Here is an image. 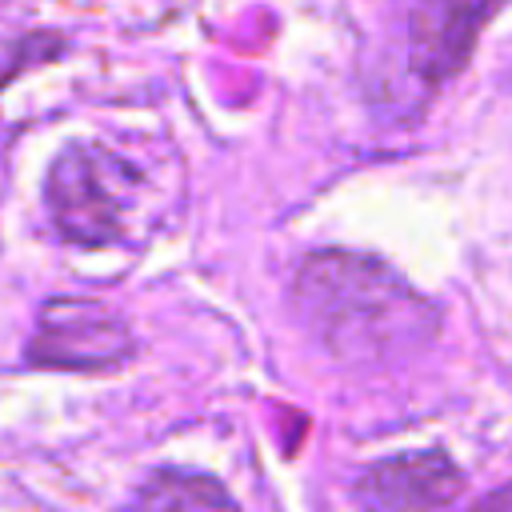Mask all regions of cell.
<instances>
[{"label":"cell","instance_id":"6da1fadb","mask_svg":"<svg viewBox=\"0 0 512 512\" xmlns=\"http://www.w3.org/2000/svg\"><path fill=\"white\" fill-rule=\"evenodd\" d=\"M296 320L344 364H400L436 340L440 316L392 264L316 248L300 256L288 288Z\"/></svg>","mask_w":512,"mask_h":512},{"label":"cell","instance_id":"7a4b0ae2","mask_svg":"<svg viewBox=\"0 0 512 512\" xmlns=\"http://www.w3.org/2000/svg\"><path fill=\"white\" fill-rule=\"evenodd\" d=\"M140 168L108 144L76 140L56 152L44 176V212L60 240L76 248H108L124 240V216Z\"/></svg>","mask_w":512,"mask_h":512},{"label":"cell","instance_id":"3957f363","mask_svg":"<svg viewBox=\"0 0 512 512\" xmlns=\"http://www.w3.org/2000/svg\"><path fill=\"white\" fill-rule=\"evenodd\" d=\"M132 356L128 316L92 296H48L24 344V364L44 372H116Z\"/></svg>","mask_w":512,"mask_h":512},{"label":"cell","instance_id":"277c9868","mask_svg":"<svg viewBox=\"0 0 512 512\" xmlns=\"http://www.w3.org/2000/svg\"><path fill=\"white\" fill-rule=\"evenodd\" d=\"M460 484L464 476L444 452H400L360 472L352 504L356 512H440L460 492Z\"/></svg>","mask_w":512,"mask_h":512},{"label":"cell","instance_id":"5b68a950","mask_svg":"<svg viewBox=\"0 0 512 512\" xmlns=\"http://www.w3.org/2000/svg\"><path fill=\"white\" fill-rule=\"evenodd\" d=\"M496 0H404L408 64L424 84L452 80Z\"/></svg>","mask_w":512,"mask_h":512},{"label":"cell","instance_id":"8992f818","mask_svg":"<svg viewBox=\"0 0 512 512\" xmlns=\"http://www.w3.org/2000/svg\"><path fill=\"white\" fill-rule=\"evenodd\" d=\"M124 512H240V504L216 476L164 464L132 488Z\"/></svg>","mask_w":512,"mask_h":512},{"label":"cell","instance_id":"52a82bcc","mask_svg":"<svg viewBox=\"0 0 512 512\" xmlns=\"http://www.w3.org/2000/svg\"><path fill=\"white\" fill-rule=\"evenodd\" d=\"M468 512H512V484H508V488L488 492V496H484V500H476Z\"/></svg>","mask_w":512,"mask_h":512}]
</instances>
